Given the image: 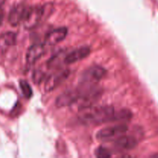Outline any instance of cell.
Instances as JSON below:
<instances>
[{
	"label": "cell",
	"instance_id": "1",
	"mask_svg": "<svg viewBox=\"0 0 158 158\" xmlns=\"http://www.w3.org/2000/svg\"><path fill=\"white\" fill-rule=\"evenodd\" d=\"M115 110L110 106L85 107L79 116L80 121L84 124H100L114 120Z\"/></svg>",
	"mask_w": 158,
	"mask_h": 158
},
{
	"label": "cell",
	"instance_id": "2",
	"mask_svg": "<svg viewBox=\"0 0 158 158\" xmlns=\"http://www.w3.org/2000/svg\"><path fill=\"white\" fill-rule=\"evenodd\" d=\"M52 11H53V6L50 4L28 8L26 16L23 20V25L27 29H34L43 19L49 17Z\"/></svg>",
	"mask_w": 158,
	"mask_h": 158
},
{
	"label": "cell",
	"instance_id": "3",
	"mask_svg": "<svg viewBox=\"0 0 158 158\" xmlns=\"http://www.w3.org/2000/svg\"><path fill=\"white\" fill-rule=\"evenodd\" d=\"M106 74V69L100 66H90L82 73L80 83L81 86H93L98 83Z\"/></svg>",
	"mask_w": 158,
	"mask_h": 158
},
{
	"label": "cell",
	"instance_id": "4",
	"mask_svg": "<svg viewBox=\"0 0 158 158\" xmlns=\"http://www.w3.org/2000/svg\"><path fill=\"white\" fill-rule=\"evenodd\" d=\"M127 126L125 124H119L103 128L97 132V138L100 140H103V141L116 140L120 136L123 135L127 131Z\"/></svg>",
	"mask_w": 158,
	"mask_h": 158
},
{
	"label": "cell",
	"instance_id": "5",
	"mask_svg": "<svg viewBox=\"0 0 158 158\" xmlns=\"http://www.w3.org/2000/svg\"><path fill=\"white\" fill-rule=\"evenodd\" d=\"M82 97V89H69L60 94L56 100V105L57 107L69 106L77 102L80 101Z\"/></svg>",
	"mask_w": 158,
	"mask_h": 158
},
{
	"label": "cell",
	"instance_id": "6",
	"mask_svg": "<svg viewBox=\"0 0 158 158\" xmlns=\"http://www.w3.org/2000/svg\"><path fill=\"white\" fill-rule=\"evenodd\" d=\"M69 75V69H63L60 72H56L49 76L46 80L45 83V89L47 92L52 91L57 86H60L61 83H63L66 79L68 78Z\"/></svg>",
	"mask_w": 158,
	"mask_h": 158
},
{
	"label": "cell",
	"instance_id": "7",
	"mask_svg": "<svg viewBox=\"0 0 158 158\" xmlns=\"http://www.w3.org/2000/svg\"><path fill=\"white\" fill-rule=\"evenodd\" d=\"M45 50H46V46L44 43H37L32 45L26 52V63L29 65L35 63L44 54Z\"/></svg>",
	"mask_w": 158,
	"mask_h": 158
},
{
	"label": "cell",
	"instance_id": "8",
	"mask_svg": "<svg viewBox=\"0 0 158 158\" xmlns=\"http://www.w3.org/2000/svg\"><path fill=\"white\" fill-rule=\"evenodd\" d=\"M28 7L23 4H19L11 9L9 14V23L11 26H16L21 23H23Z\"/></svg>",
	"mask_w": 158,
	"mask_h": 158
},
{
	"label": "cell",
	"instance_id": "9",
	"mask_svg": "<svg viewBox=\"0 0 158 158\" xmlns=\"http://www.w3.org/2000/svg\"><path fill=\"white\" fill-rule=\"evenodd\" d=\"M68 29L66 27H60L51 30L45 38V43L49 46H54L61 43L66 37Z\"/></svg>",
	"mask_w": 158,
	"mask_h": 158
},
{
	"label": "cell",
	"instance_id": "10",
	"mask_svg": "<svg viewBox=\"0 0 158 158\" xmlns=\"http://www.w3.org/2000/svg\"><path fill=\"white\" fill-rule=\"evenodd\" d=\"M90 53V49L87 46H83V47L77 48L71 52L66 54L64 59L65 64H72L75 63L80 60H83Z\"/></svg>",
	"mask_w": 158,
	"mask_h": 158
},
{
	"label": "cell",
	"instance_id": "11",
	"mask_svg": "<svg viewBox=\"0 0 158 158\" xmlns=\"http://www.w3.org/2000/svg\"><path fill=\"white\" fill-rule=\"evenodd\" d=\"M16 34L12 32H6L0 35V55H4L11 47L15 44Z\"/></svg>",
	"mask_w": 158,
	"mask_h": 158
},
{
	"label": "cell",
	"instance_id": "12",
	"mask_svg": "<svg viewBox=\"0 0 158 158\" xmlns=\"http://www.w3.org/2000/svg\"><path fill=\"white\" fill-rule=\"evenodd\" d=\"M137 145V140L133 136L122 135L114 141V146L120 150L129 151L135 148Z\"/></svg>",
	"mask_w": 158,
	"mask_h": 158
},
{
	"label": "cell",
	"instance_id": "13",
	"mask_svg": "<svg viewBox=\"0 0 158 158\" xmlns=\"http://www.w3.org/2000/svg\"><path fill=\"white\" fill-rule=\"evenodd\" d=\"M132 117V114L129 110L123 109L114 113V120L113 121H125Z\"/></svg>",
	"mask_w": 158,
	"mask_h": 158
},
{
	"label": "cell",
	"instance_id": "14",
	"mask_svg": "<svg viewBox=\"0 0 158 158\" xmlns=\"http://www.w3.org/2000/svg\"><path fill=\"white\" fill-rule=\"evenodd\" d=\"M20 89H21L22 93L26 98H30L32 95V90L30 85L25 80H21L19 82Z\"/></svg>",
	"mask_w": 158,
	"mask_h": 158
},
{
	"label": "cell",
	"instance_id": "15",
	"mask_svg": "<svg viewBox=\"0 0 158 158\" xmlns=\"http://www.w3.org/2000/svg\"><path fill=\"white\" fill-rule=\"evenodd\" d=\"M96 156L97 157L104 158V157H110L112 156L110 151L107 149V148H104V147H100L97 149L95 152Z\"/></svg>",
	"mask_w": 158,
	"mask_h": 158
},
{
	"label": "cell",
	"instance_id": "16",
	"mask_svg": "<svg viewBox=\"0 0 158 158\" xmlns=\"http://www.w3.org/2000/svg\"><path fill=\"white\" fill-rule=\"evenodd\" d=\"M43 77H44V73L43 71L35 70L32 75V80H33L34 83H40L43 80Z\"/></svg>",
	"mask_w": 158,
	"mask_h": 158
},
{
	"label": "cell",
	"instance_id": "17",
	"mask_svg": "<svg viewBox=\"0 0 158 158\" xmlns=\"http://www.w3.org/2000/svg\"><path fill=\"white\" fill-rule=\"evenodd\" d=\"M2 19H3V13L2 12V10L0 9V26H1L2 23Z\"/></svg>",
	"mask_w": 158,
	"mask_h": 158
},
{
	"label": "cell",
	"instance_id": "18",
	"mask_svg": "<svg viewBox=\"0 0 158 158\" xmlns=\"http://www.w3.org/2000/svg\"><path fill=\"white\" fill-rule=\"evenodd\" d=\"M5 2H6V0H0V7H1V6H2L3 5H4Z\"/></svg>",
	"mask_w": 158,
	"mask_h": 158
},
{
	"label": "cell",
	"instance_id": "19",
	"mask_svg": "<svg viewBox=\"0 0 158 158\" xmlns=\"http://www.w3.org/2000/svg\"><path fill=\"white\" fill-rule=\"evenodd\" d=\"M153 157H158V155H154Z\"/></svg>",
	"mask_w": 158,
	"mask_h": 158
}]
</instances>
